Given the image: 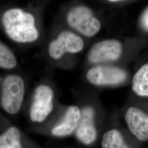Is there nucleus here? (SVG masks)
Returning a JSON list of instances; mask_svg holds the SVG:
<instances>
[{
  "instance_id": "f257e3e1",
  "label": "nucleus",
  "mask_w": 148,
  "mask_h": 148,
  "mask_svg": "<svg viewBox=\"0 0 148 148\" xmlns=\"http://www.w3.org/2000/svg\"><path fill=\"white\" fill-rule=\"evenodd\" d=\"M2 24L7 35L17 42H32L38 37L34 16L21 9L6 11L2 16Z\"/></svg>"
},
{
  "instance_id": "f03ea898",
  "label": "nucleus",
  "mask_w": 148,
  "mask_h": 148,
  "mask_svg": "<svg viewBox=\"0 0 148 148\" xmlns=\"http://www.w3.org/2000/svg\"><path fill=\"white\" fill-rule=\"evenodd\" d=\"M25 92L24 80L16 75H10L2 86L1 105L7 113L13 115L19 111Z\"/></svg>"
},
{
  "instance_id": "7ed1b4c3",
  "label": "nucleus",
  "mask_w": 148,
  "mask_h": 148,
  "mask_svg": "<svg viewBox=\"0 0 148 148\" xmlns=\"http://www.w3.org/2000/svg\"><path fill=\"white\" fill-rule=\"evenodd\" d=\"M66 19L70 27L87 37L95 36L101 29L100 21L86 6L78 5L71 8Z\"/></svg>"
},
{
  "instance_id": "20e7f679",
  "label": "nucleus",
  "mask_w": 148,
  "mask_h": 148,
  "mask_svg": "<svg viewBox=\"0 0 148 148\" xmlns=\"http://www.w3.org/2000/svg\"><path fill=\"white\" fill-rule=\"evenodd\" d=\"M53 93L48 86L42 85L35 90L30 111L32 121L41 122L51 114L53 108Z\"/></svg>"
},
{
  "instance_id": "39448f33",
  "label": "nucleus",
  "mask_w": 148,
  "mask_h": 148,
  "mask_svg": "<svg viewBox=\"0 0 148 148\" xmlns=\"http://www.w3.org/2000/svg\"><path fill=\"white\" fill-rule=\"evenodd\" d=\"M84 46V42L81 37L73 32L65 31L61 32L49 44L48 53L53 59H59L66 53L79 52Z\"/></svg>"
},
{
  "instance_id": "423d86ee",
  "label": "nucleus",
  "mask_w": 148,
  "mask_h": 148,
  "mask_svg": "<svg viewBox=\"0 0 148 148\" xmlns=\"http://www.w3.org/2000/svg\"><path fill=\"white\" fill-rule=\"evenodd\" d=\"M127 77L122 69L111 66H97L90 69L86 78L90 84L96 86H111L123 82Z\"/></svg>"
},
{
  "instance_id": "0eeeda50",
  "label": "nucleus",
  "mask_w": 148,
  "mask_h": 148,
  "mask_svg": "<svg viewBox=\"0 0 148 148\" xmlns=\"http://www.w3.org/2000/svg\"><path fill=\"white\" fill-rule=\"evenodd\" d=\"M121 44L115 40H107L97 43L90 50L88 59L92 63L116 60L121 55Z\"/></svg>"
},
{
  "instance_id": "6e6552de",
  "label": "nucleus",
  "mask_w": 148,
  "mask_h": 148,
  "mask_svg": "<svg viewBox=\"0 0 148 148\" xmlns=\"http://www.w3.org/2000/svg\"><path fill=\"white\" fill-rule=\"evenodd\" d=\"M126 121L130 131L139 140H148V115L135 107L130 108L126 113Z\"/></svg>"
},
{
  "instance_id": "1a4fd4ad",
  "label": "nucleus",
  "mask_w": 148,
  "mask_h": 148,
  "mask_svg": "<svg viewBox=\"0 0 148 148\" xmlns=\"http://www.w3.org/2000/svg\"><path fill=\"white\" fill-rule=\"evenodd\" d=\"M95 111L91 107L85 108L81 112V118L76 130V137L85 144H90L95 141L97 130L95 125Z\"/></svg>"
},
{
  "instance_id": "9d476101",
  "label": "nucleus",
  "mask_w": 148,
  "mask_h": 148,
  "mask_svg": "<svg viewBox=\"0 0 148 148\" xmlns=\"http://www.w3.org/2000/svg\"><path fill=\"white\" fill-rule=\"evenodd\" d=\"M81 111L76 106H71L67 109L63 121L56 126L52 133L56 136H68L74 132L79 125Z\"/></svg>"
},
{
  "instance_id": "9b49d317",
  "label": "nucleus",
  "mask_w": 148,
  "mask_h": 148,
  "mask_svg": "<svg viewBox=\"0 0 148 148\" xmlns=\"http://www.w3.org/2000/svg\"><path fill=\"white\" fill-rule=\"evenodd\" d=\"M132 88L138 95L148 97V63L143 65L134 75Z\"/></svg>"
},
{
  "instance_id": "f8f14e48",
  "label": "nucleus",
  "mask_w": 148,
  "mask_h": 148,
  "mask_svg": "<svg viewBox=\"0 0 148 148\" xmlns=\"http://www.w3.org/2000/svg\"><path fill=\"white\" fill-rule=\"evenodd\" d=\"M0 148H22L21 133L16 127H10L0 135Z\"/></svg>"
},
{
  "instance_id": "ddd939ff",
  "label": "nucleus",
  "mask_w": 148,
  "mask_h": 148,
  "mask_svg": "<svg viewBox=\"0 0 148 148\" xmlns=\"http://www.w3.org/2000/svg\"><path fill=\"white\" fill-rule=\"evenodd\" d=\"M103 148H130L125 142L121 133L116 130H111L103 135L101 140Z\"/></svg>"
},
{
  "instance_id": "4468645a",
  "label": "nucleus",
  "mask_w": 148,
  "mask_h": 148,
  "mask_svg": "<svg viewBox=\"0 0 148 148\" xmlns=\"http://www.w3.org/2000/svg\"><path fill=\"white\" fill-rule=\"evenodd\" d=\"M16 59L11 50L2 43L0 42V68L12 69L16 65Z\"/></svg>"
},
{
  "instance_id": "2eb2a0df",
  "label": "nucleus",
  "mask_w": 148,
  "mask_h": 148,
  "mask_svg": "<svg viewBox=\"0 0 148 148\" xmlns=\"http://www.w3.org/2000/svg\"><path fill=\"white\" fill-rule=\"evenodd\" d=\"M140 23L143 29L148 32V7L144 11L141 16Z\"/></svg>"
},
{
  "instance_id": "dca6fc26",
  "label": "nucleus",
  "mask_w": 148,
  "mask_h": 148,
  "mask_svg": "<svg viewBox=\"0 0 148 148\" xmlns=\"http://www.w3.org/2000/svg\"><path fill=\"white\" fill-rule=\"evenodd\" d=\"M109 1H110V2H117V1H120L122 0H108Z\"/></svg>"
}]
</instances>
